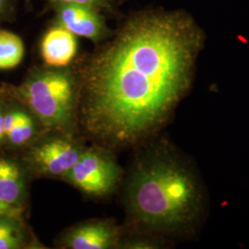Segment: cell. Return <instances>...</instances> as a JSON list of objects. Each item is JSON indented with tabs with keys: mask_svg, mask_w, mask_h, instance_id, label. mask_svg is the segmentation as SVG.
Returning a JSON list of instances; mask_svg holds the SVG:
<instances>
[{
	"mask_svg": "<svg viewBox=\"0 0 249 249\" xmlns=\"http://www.w3.org/2000/svg\"><path fill=\"white\" fill-rule=\"evenodd\" d=\"M124 199L134 223L161 232L183 228L196 218L200 193L196 179L180 160L156 151L134 167Z\"/></svg>",
	"mask_w": 249,
	"mask_h": 249,
	"instance_id": "2",
	"label": "cell"
},
{
	"mask_svg": "<svg viewBox=\"0 0 249 249\" xmlns=\"http://www.w3.org/2000/svg\"><path fill=\"white\" fill-rule=\"evenodd\" d=\"M26 196L23 170L14 160L0 157V201L22 210Z\"/></svg>",
	"mask_w": 249,
	"mask_h": 249,
	"instance_id": "9",
	"label": "cell"
},
{
	"mask_svg": "<svg viewBox=\"0 0 249 249\" xmlns=\"http://www.w3.org/2000/svg\"><path fill=\"white\" fill-rule=\"evenodd\" d=\"M47 131L28 109H21L18 120L6 141L13 147H24L32 145Z\"/></svg>",
	"mask_w": 249,
	"mask_h": 249,
	"instance_id": "10",
	"label": "cell"
},
{
	"mask_svg": "<svg viewBox=\"0 0 249 249\" xmlns=\"http://www.w3.org/2000/svg\"><path fill=\"white\" fill-rule=\"evenodd\" d=\"M121 237L122 231L115 221L94 219L78 223L64 231L58 246L68 249H116Z\"/></svg>",
	"mask_w": 249,
	"mask_h": 249,
	"instance_id": "6",
	"label": "cell"
},
{
	"mask_svg": "<svg viewBox=\"0 0 249 249\" xmlns=\"http://www.w3.org/2000/svg\"><path fill=\"white\" fill-rule=\"evenodd\" d=\"M58 2H61L63 4H71V3H75V4H80V5H86V6H93L96 4H100L103 0H56Z\"/></svg>",
	"mask_w": 249,
	"mask_h": 249,
	"instance_id": "14",
	"label": "cell"
},
{
	"mask_svg": "<svg viewBox=\"0 0 249 249\" xmlns=\"http://www.w3.org/2000/svg\"><path fill=\"white\" fill-rule=\"evenodd\" d=\"M29 237L22 218L0 216V249H19L27 248Z\"/></svg>",
	"mask_w": 249,
	"mask_h": 249,
	"instance_id": "11",
	"label": "cell"
},
{
	"mask_svg": "<svg viewBox=\"0 0 249 249\" xmlns=\"http://www.w3.org/2000/svg\"><path fill=\"white\" fill-rule=\"evenodd\" d=\"M85 149L73 135L54 131V135H42L30 146L27 163L38 177L63 179Z\"/></svg>",
	"mask_w": 249,
	"mask_h": 249,
	"instance_id": "5",
	"label": "cell"
},
{
	"mask_svg": "<svg viewBox=\"0 0 249 249\" xmlns=\"http://www.w3.org/2000/svg\"><path fill=\"white\" fill-rule=\"evenodd\" d=\"M77 48L76 36L64 27H56L44 36L41 54L48 67L62 69L71 63L77 53Z\"/></svg>",
	"mask_w": 249,
	"mask_h": 249,
	"instance_id": "8",
	"label": "cell"
},
{
	"mask_svg": "<svg viewBox=\"0 0 249 249\" xmlns=\"http://www.w3.org/2000/svg\"><path fill=\"white\" fill-rule=\"evenodd\" d=\"M202 36L178 13L131 20L84 68L78 123L105 147L140 142L168 119L189 88Z\"/></svg>",
	"mask_w": 249,
	"mask_h": 249,
	"instance_id": "1",
	"label": "cell"
},
{
	"mask_svg": "<svg viewBox=\"0 0 249 249\" xmlns=\"http://www.w3.org/2000/svg\"><path fill=\"white\" fill-rule=\"evenodd\" d=\"M7 3H8V0H0V16L3 14L4 10L6 9Z\"/></svg>",
	"mask_w": 249,
	"mask_h": 249,
	"instance_id": "16",
	"label": "cell"
},
{
	"mask_svg": "<svg viewBox=\"0 0 249 249\" xmlns=\"http://www.w3.org/2000/svg\"><path fill=\"white\" fill-rule=\"evenodd\" d=\"M47 132L73 135L78 124L79 86L71 73L50 68L35 70L13 89Z\"/></svg>",
	"mask_w": 249,
	"mask_h": 249,
	"instance_id": "3",
	"label": "cell"
},
{
	"mask_svg": "<svg viewBox=\"0 0 249 249\" xmlns=\"http://www.w3.org/2000/svg\"><path fill=\"white\" fill-rule=\"evenodd\" d=\"M123 170L113 154L100 146L86 148L80 159L62 180L92 197H104L115 192Z\"/></svg>",
	"mask_w": 249,
	"mask_h": 249,
	"instance_id": "4",
	"label": "cell"
},
{
	"mask_svg": "<svg viewBox=\"0 0 249 249\" xmlns=\"http://www.w3.org/2000/svg\"><path fill=\"white\" fill-rule=\"evenodd\" d=\"M24 44L19 36L9 31H0V70L18 66L24 56Z\"/></svg>",
	"mask_w": 249,
	"mask_h": 249,
	"instance_id": "12",
	"label": "cell"
},
{
	"mask_svg": "<svg viewBox=\"0 0 249 249\" xmlns=\"http://www.w3.org/2000/svg\"><path fill=\"white\" fill-rule=\"evenodd\" d=\"M4 215L13 216V217H17V218H22V216H21L22 215V210L11 207V206L5 204V203L0 201V216H4Z\"/></svg>",
	"mask_w": 249,
	"mask_h": 249,
	"instance_id": "13",
	"label": "cell"
},
{
	"mask_svg": "<svg viewBox=\"0 0 249 249\" xmlns=\"http://www.w3.org/2000/svg\"><path fill=\"white\" fill-rule=\"evenodd\" d=\"M5 109L0 105V144L3 142V141H6V135H5V127H4V115H5Z\"/></svg>",
	"mask_w": 249,
	"mask_h": 249,
	"instance_id": "15",
	"label": "cell"
},
{
	"mask_svg": "<svg viewBox=\"0 0 249 249\" xmlns=\"http://www.w3.org/2000/svg\"><path fill=\"white\" fill-rule=\"evenodd\" d=\"M61 26L74 36L99 40L104 34V24L98 14L89 6L80 4H63L59 11Z\"/></svg>",
	"mask_w": 249,
	"mask_h": 249,
	"instance_id": "7",
	"label": "cell"
}]
</instances>
